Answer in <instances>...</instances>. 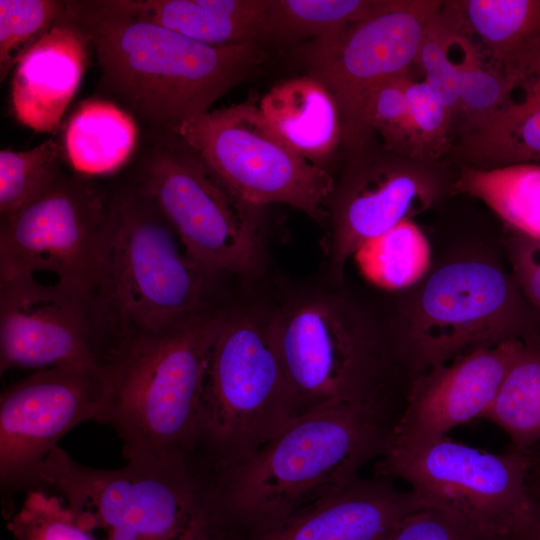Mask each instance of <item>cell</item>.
<instances>
[{"instance_id": "12", "label": "cell", "mask_w": 540, "mask_h": 540, "mask_svg": "<svg viewBox=\"0 0 540 540\" xmlns=\"http://www.w3.org/2000/svg\"><path fill=\"white\" fill-rule=\"evenodd\" d=\"M109 199L62 174L41 195L1 218L0 280L51 273L54 282L97 298Z\"/></svg>"}, {"instance_id": "8", "label": "cell", "mask_w": 540, "mask_h": 540, "mask_svg": "<svg viewBox=\"0 0 540 540\" xmlns=\"http://www.w3.org/2000/svg\"><path fill=\"white\" fill-rule=\"evenodd\" d=\"M37 486L58 490L100 540H197L201 529L206 477L196 463L98 469L57 447L36 470Z\"/></svg>"}, {"instance_id": "5", "label": "cell", "mask_w": 540, "mask_h": 540, "mask_svg": "<svg viewBox=\"0 0 540 540\" xmlns=\"http://www.w3.org/2000/svg\"><path fill=\"white\" fill-rule=\"evenodd\" d=\"M297 418L271 334V308L223 304L208 350L198 460L207 471L253 456Z\"/></svg>"}, {"instance_id": "22", "label": "cell", "mask_w": 540, "mask_h": 540, "mask_svg": "<svg viewBox=\"0 0 540 540\" xmlns=\"http://www.w3.org/2000/svg\"><path fill=\"white\" fill-rule=\"evenodd\" d=\"M132 16L215 46L266 37L270 0H110Z\"/></svg>"}, {"instance_id": "15", "label": "cell", "mask_w": 540, "mask_h": 540, "mask_svg": "<svg viewBox=\"0 0 540 540\" xmlns=\"http://www.w3.org/2000/svg\"><path fill=\"white\" fill-rule=\"evenodd\" d=\"M95 297L23 275L0 280V373L71 364L108 367L120 339Z\"/></svg>"}, {"instance_id": "16", "label": "cell", "mask_w": 540, "mask_h": 540, "mask_svg": "<svg viewBox=\"0 0 540 540\" xmlns=\"http://www.w3.org/2000/svg\"><path fill=\"white\" fill-rule=\"evenodd\" d=\"M523 346L524 340H510L479 348L419 375L389 444L441 438L485 417Z\"/></svg>"}, {"instance_id": "36", "label": "cell", "mask_w": 540, "mask_h": 540, "mask_svg": "<svg viewBox=\"0 0 540 540\" xmlns=\"http://www.w3.org/2000/svg\"><path fill=\"white\" fill-rule=\"evenodd\" d=\"M528 529L498 534L449 512L425 507L404 518L386 540H527Z\"/></svg>"}, {"instance_id": "27", "label": "cell", "mask_w": 540, "mask_h": 540, "mask_svg": "<svg viewBox=\"0 0 540 540\" xmlns=\"http://www.w3.org/2000/svg\"><path fill=\"white\" fill-rule=\"evenodd\" d=\"M354 258L371 283L386 290H405L427 276L431 248L421 229L408 219L365 242Z\"/></svg>"}, {"instance_id": "21", "label": "cell", "mask_w": 540, "mask_h": 540, "mask_svg": "<svg viewBox=\"0 0 540 540\" xmlns=\"http://www.w3.org/2000/svg\"><path fill=\"white\" fill-rule=\"evenodd\" d=\"M441 16L489 65L507 74H515L520 61L540 46V0L442 1Z\"/></svg>"}, {"instance_id": "35", "label": "cell", "mask_w": 540, "mask_h": 540, "mask_svg": "<svg viewBox=\"0 0 540 540\" xmlns=\"http://www.w3.org/2000/svg\"><path fill=\"white\" fill-rule=\"evenodd\" d=\"M391 78L374 86L363 100L360 111L362 134L378 131L387 145L404 152L409 126V108L405 91L406 78Z\"/></svg>"}, {"instance_id": "24", "label": "cell", "mask_w": 540, "mask_h": 540, "mask_svg": "<svg viewBox=\"0 0 540 540\" xmlns=\"http://www.w3.org/2000/svg\"><path fill=\"white\" fill-rule=\"evenodd\" d=\"M137 142L133 118L101 99L82 102L65 131V152L73 169L84 175H104L119 169Z\"/></svg>"}, {"instance_id": "28", "label": "cell", "mask_w": 540, "mask_h": 540, "mask_svg": "<svg viewBox=\"0 0 540 540\" xmlns=\"http://www.w3.org/2000/svg\"><path fill=\"white\" fill-rule=\"evenodd\" d=\"M380 0H270L266 37L282 42L331 36L370 14Z\"/></svg>"}, {"instance_id": "30", "label": "cell", "mask_w": 540, "mask_h": 540, "mask_svg": "<svg viewBox=\"0 0 540 540\" xmlns=\"http://www.w3.org/2000/svg\"><path fill=\"white\" fill-rule=\"evenodd\" d=\"M61 148L47 140L27 151L0 152V215L9 216L46 191L63 173Z\"/></svg>"}, {"instance_id": "14", "label": "cell", "mask_w": 540, "mask_h": 540, "mask_svg": "<svg viewBox=\"0 0 540 540\" xmlns=\"http://www.w3.org/2000/svg\"><path fill=\"white\" fill-rule=\"evenodd\" d=\"M108 367L71 364L34 371L0 397L3 504L32 488L38 467L60 439L86 421L102 422L110 393Z\"/></svg>"}, {"instance_id": "32", "label": "cell", "mask_w": 540, "mask_h": 540, "mask_svg": "<svg viewBox=\"0 0 540 540\" xmlns=\"http://www.w3.org/2000/svg\"><path fill=\"white\" fill-rule=\"evenodd\" d=\"M7 528L17 540H100L62 497L40 488L27 490Z\"/></svg>"}, {"instance_id": "20", "label": "cell", "mask_w": 540, "mask_h": 540, "mask_svg": "<svg viewBox=\"0 0 540 540\" xmlns=\"http://www.w3.org/2000/svg\"><path fill=\"white\" fill-rule=\"evenodd\" d=\"M516 70L519 80L509 100L487 122L462 133L459 154L467 166L540 161V46Z\"/></svg>"}, {"instance_id": "18", "label": "cell", "mask_w": 540, "mask_h": 540, "mask_svg": "<svg viewBox=\"0 0 540 540\" xmlns=\"http://www.w3.org/2000/svg\"><path fill=\"white\" fill-rule=\"evenodd\" d=\"M425 505L393 480L359 477L340 492L287 522L248 540H386L401 521ZM197 540H218L200 533Z\"/></svg>"}, {"instance_id": "7", "label": "cell", "mask_w": 540, "mask_h": 540, "mask_svg": "<svg viewBox=\"0 0 540 540\" xmlns=\"http://www.w3.org/2000/svg\"><path fill=\"white\" fill-rule=\"evenodd\" d=\"M412 288L388 327L416 376L472 350L540 336V314L498 261H450Z\"/></svg>"}, {"instance_id": "19", "label": "cell", "mask_w": 540, "mask_h": 540, "mask_svg": "<svg viewBox=\"0 0 540 540\" xmlns=\"http://www.w3.org/2000/svg\"><path fill=\"white\" fill-rule=\"evenodd\" d=\"M89 43L67 15L24 53L11 82V108L20 123L40 133L57 130L88 65Z\"/></svg>"}, {"instance_id": "9", "label": "cell", "mask_w": 540, "mask_h": 540, "mask_svg": "<svg viewBox=\"0 0 540 540\" xmlns=\"http://www.w3.org/2000/svg\"><path fill=\"white\" fill-rule=\"evenodd\" d=\"M136 190L155 206L189 256L215 277L254 279L264 270L261 207L233 193L175 134L145 160Z\"/></svg>"}, {"instance_id": "34", "label": "cell", "mask_w": 540, "mask_h": 540, "mask_svg": "<svg viewBox=\"0 0 540 540\" xmlns=\"http://www.w3.org/2000/svg\"><path fill=\"white\" fill-rule=\"evenodd\" d=\"M454 41L455 33L443 20L440 11L417 59V68L421 69L423 80L453 117L458 114L460 82L458 60H453L451 55Z\"/></svg>"}, {"instance_id": "17", "label": "cell", "mask_w": 540, "mask_h": 540, "mask_svg": "<svg viewBox=\"0 0 540 540\" xmlns=\"http://www.w3.org/2000/svg\"><path fill=\"white\" fill-rule=\"evenodd\" d=\"M438 189L432 174L402 165L372 166L334 186L325 244L333 281L342 285L348 259L368 240L429 207Z\"/></svg>"}, {"instance_id": "10", "label": "cell", "mask_w": 540, "mask_h": 540, "mask_svg": "<svg viewBox=\"0 0 540 540\" xmlns=\"http://www.w3.org/2000/svg\"><path fill=\"white\" fill-rule=\"evenodd\" d=\"M537 458L534 448L496 454L444 436L390 443L375 462L374 475L404 481L425 507L494 533L515 534L539 516L530 486Z\"/></svg>"}, {"instance_id": "13", "label": "cell", "mask_w": 540, "mask_h": 540, "mask_svg": "<svg viewBox=\"0 0 540 540\" xmlns=\"http://www.w3.org/2000/svg\"><path fill=\"white\" fill-rule=\"evenodd\" d=\"M442 1L384 0L366 17L343 30L312 40L302 51L308 75L334 98L345 140L363 136L360 111L377 84L411 75Z\"/></svg>"}, {"instance_id": "6", "label": "cell", "mask_w": 540, "mask_h": 540, "mask_svg": "<svg viewBox=\"0 0 540 540\" xmlns=\"http://www.w3.org/2000/svg\"><path fill=\"white\" fill-rule=\"evenodd\" d=\"M218 281L138 190L109 200L97 299L120 337L165 330L218 304Z\"/></svg>"}, {"instance_id": "39", "label": "cell", "mask_w": 540, "mask_h": 540, "mask_svg": "<svg viewBox=\"0 0 540 540\" xmlns=\"http://www.w3.org/2000/svg\"><path fill=\"white\" fill-rule=\"evenodd\" d=\"M538 504L540 508V503ZM531 540H540V516L533 527V530L531 533Z\"/></svg>"}, {"instance_id": "1", "label": "cell", "mask_w": 540, "mask_h": 540, "mask_svg": "<svg viewBox=\"0 0 540 540\" xmlns=\"http://www.w3.org/2000/svg\"><path fill=\"white\" fill-rule=\"evenodd\" d=\"M396 425L386 414L350 404L295 418L250 458L206 474L203 532L248 540L280 526L358 479L385 453Z\"/></svg>"}, {"instance_id": "2", "label": "cell", "mask_w": 540, "mask_h": 540, "mask_svg": "<svg viewBox=\"0 0 540 540\" xmlns=\"http://www.w3.org/2000/svg\"><path fill=\"white\" fill-rule=\"evenodd\" d=\"M271 334L297 417L350 404L397 421L417 378L388 326L341 291L309 290L271 307Z\"/></svg>"}, {"instance_id": "23", "label": "cell", "mask_w": 540, "mask_h": 540, "mask_svg": "<svg viewBox=\"0 0 540 540\" xmlns=\"http://www.w3.org/2000/svg\"><path fill=\"white\" fill-rule=\"evenodd\" d=\"M259 109L274 131L314 164L327 158L343 137L334 98L309 75L273 86L262 97Z\"/></svg>"}, {"instance_id": "26", "label": "cell", "mask_w": 540, "mask_h": 540, "mask_svg": "<svg viewBox=\"0 0 540 540\" xmlns=\"http://www.w3.org/2000/svg\"><path fill=\"white\" fill-rule=\"evenodd\" d=\"M485 418L508 434L512 450L540 442V336L524 341Z\"/></svg>"}, {"instance_id": "25", "label": "cell", "mask_w": 540, "mask_h": 540, "mask_svg": "<svg viewBox=\"0 0 540 540\" xmlns=\"http://www.w3.org/2000/svg\"><path fill=\"white\" fill-rule=\"evenodd\" d=\"M453 189L481 200L509 229L540 240V165H464Z\"/></svg>"}, {"instance_id": "37", "label": "cell", "mask_w": 540, "mask_h": 540, "mask_svg": "<svg viewBox=\"0 0 540 540\" xmlns=\"http://www.w3.org/2000/svg\"><path fill=\"white\" fill-rule=\"evenodd\" d=\"M503 249L524 297L540 314V240L509 229Z\"/></svg>"}, {"instance_id": "4", "label": "cell", "mask_w": 540, "mask_h": 540, "mask_svg": "<svg viewBox=\"0 0 540 540\" xmlns=\"http://www.w3.org/2000/svg\"><path fill=\"white\" fill-rule=\"evenodd\" d=\"M222 306L121 340L101 423L116 431L127 461L198 463L204 374Z\"/></svg>"}, {"instance_id": "29", "label": "cell", "mask_w": 540, "mask_h": 540, "mask_svg": "<svg viewBox=\"0 0 540 540\" xmlns=\"http://www.w3.org/2000/svg\"><path fill=\"white\" fill-rule=\"evenodd\" d=\"M455 41L460 51L458 114L466 132L487 122L503 107L517 87L519 74L492 67L473 42L457 33Z\"/></svg>"}, {"instance_id": "38", "label": "cell", "mask_w": 540, "mask_h": 540, "mask_svg": "<svg viewBox=\"0 0 540 540\" xmlns=\"http://www.w3.org/2000/svg\"><path fill=\"white\" fill-rule=\"evenodd\" d=\"M530 486L536 497L540 500V457L538 456L530 473Z\"/></svg>"}, {"instance_id": "3", "label": "cell", "mask_w": 540, "mask_h": 540, "mask_svg": "<svg viewBox=\"0 0 540 540\" xmlns=\"http://www.w3.org/2000/svg\"><path fill=\"white\" fill-rule=\"evenodd\" d=\"M67 15L92 43L102 85L171 132L210 111L266 58L259 42L201 43L129 15L110 0L67 1Z\"/></svg>"}, {"instance_id": "11", "label": "cell", "mask_w": 540, "mask_h": 540, "mask_svg": "<svg viewBox=\"0 0 540 540\" xmlns=\"http://www.w3.org/2000/svg\"><path fill=\"white\" fill-rule=\"evenodd\" d=\"M172 133L244 201L259 207L287 204L326 223L333 178L292 149L259 107L241 103L208 111Z\"/></svg>"}, {"instance_id": "31", "label": "cell", "mask_w": 540, "mask_h": 540, "mask_svg": "<svg viewBox=\"0 0 540 540\" xmlns=\"http://www.w3.org/2000/svg\"><path fill=\"white\" fill-rule=\"evenodd\" d=\"M67 19V1L0 0L1 81L24 53Z\"/></svg>"}, {"instance_id": "33", "label": "cell", "mask_w": 540, "mask_h": 540, "mask_svg": "<svg viewBox=\"0 0 540 540\" xmlns=\"http://www.w3.org/2000/svg\"><path fill=\"white\" fill-rule=\"evenodd\" d=\"M409 108L408 136L403 153L415 159H433L449 147L453 115L424 81L406 78Z\"/></svg>"}]
</instances>
